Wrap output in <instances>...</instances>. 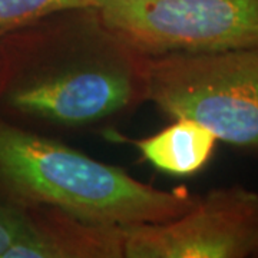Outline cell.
Here are the masks:
<instances>
[{"label":"cell","mask_w":258,"mask_h":258,"mask_svg":"<svg viewBox=\"0 0 258 258\" xmlns=\"http://www.w3.org/2000/svg\"><path fill=\"white\" fill-rule=\"evenodd\" d=\"M0 184L22 203L99 227L172 221L200 200L186 188L157 189L118 166L2 122Z\"/></svg>","instance_id":"obj_1"},{"label":"cell","mask_w":258,"mask_h":258,"mask_svg":"<svg viewBox=\"0 0 258 258\" xmlns=\"http://www.w3.org/2000/svg\"><path fill=\"white\" fill-rule=\"evenodd\" d=\"M142 93L172 118H189L218 141L258 149V46L154 56L141 62Z\"/></svg>","instance_id":"obj_2"},{"label":"cell","mask_w":258,"mask_h":258,"mask_svg":"<svg viewBox=\"0 0 258 258\" xmlns=\"http://www.w3.org/2000/svg\"><path fill=\"white\" fill-rule=\"evenodd\" d=\"M93 12L144 57L258 46V0H101Z\"/></svg>","instance_id":"obj_3"},{"label":"cell","mask_w":258,"mask_h":258,"mask_svg":"<svg viewBox=\"0 0 258 258\" xmlns=\"http://www.w3.org/2000/svg\"><path fill=\"white\" fill-rule=\"evenodd\" d=\"M115 257L245 258L258 242V194L214 189L184 215L159 224L115 227Z\"/></svg>","instance_id":"obj_4"},{"label":"cell","mask_w":258,"mask_h":258,"mask_svg":"<svg viewBox=\"0 0 258 258\" xmlns=\"http://www.w3.org/2000/svg\"><path fill=\"white\" fill-rule=\"evenodd\" d=\"M142 92L141 63H71L33 75L9 92V105L36 118L82 125L122 111Z\"/></svg>","instance_id":"obj_5"},{"label":"cell","mask_w":258,"mask_h":258,"mask_svg":"<svg viewBox=\"0 0 258 258\" xmlns=\"http://www.w3.org/2000/svg\"><path fill=\"white\" fill-rule=\"evenodd\" d=\"M217 137L208 128L189 118H175L158 134L132 144L142 158L157 169L175 176L197 174L211 159Z\"/></svg>","instance_id":"obj_6"},{"label":"cell","mask_w":258,"mask_h":258,"mask_svg":"<svg viewBox=\"0 0 258 258\" xmlns=\"http://www.w3.org/2000/svg\"><path fill=\"white\" fill-rule=\"evenodd\" d=\"M101 0H0V30L26 26L60 12L93 10Z\"/></svg>","instance_id":"obj_7"},{"label":"cell","mask_w":258,"mask_h":258,"mask_svg":"<svg viewBox=\"0 0 258 258\" xmlns=\"http://www.w3.org/2000/svg\"><path fill=\"white\" fill-rule=\"evenodd\" d=\"M35 228V222L12 208L0 205V258L9 248Z\"/></svg>","instance_id":"obj_8"},{"label":"cell","mask_w":258,"mask_h":258,"mask_svg":"<svg viewBox=\"0 0 258 258\" xmlns=\"http://www.w3.org/2000/svg\"><path fill=\"white\" fill-rule=\"evenodd\" d=\"M252 257H257L258 258V242H257V245H255V248H254V252H252Z\"/></svg>","instance_id":"obj_9"},{"label":"cell","mask_w":258,"mask_h":258,"mask_svg":"<svg viewBox=\"0 0 258 258\" xmlns=\"http://www.w3.org/2000/svg\"><path fill=\"white\" fill-rule=\"evenodd\" d=\"M2 33H5V32H2V30H0V35H2Z\"/></svg>","instance_id":"obj_10"}]
</instances>
